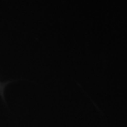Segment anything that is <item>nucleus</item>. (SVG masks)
I'll return each mask as SVG.
<instances>
[]
</instances>
